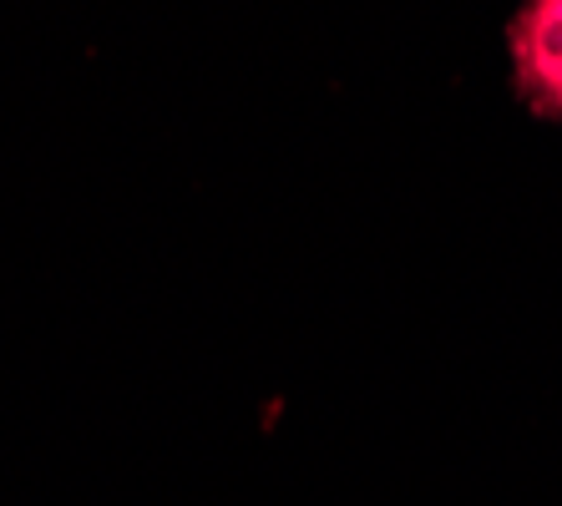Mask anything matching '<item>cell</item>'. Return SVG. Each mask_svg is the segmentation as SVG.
Segmentation results:
<instances>
[{"instance_id": "6da1fadb", "label": "cell", "mask_w": 562, "mask_h": 506, "mask_svg": "<svg viewBox=\"0 0 562 506\" xmlns=\"http://www.w3.org/2000/svg\"><path fill=\"white\" fill-rule=\"evenodd\" d=\"M502 46L512 97L537 122H562V0H517Z\"/></svg>"}]
</instances>
